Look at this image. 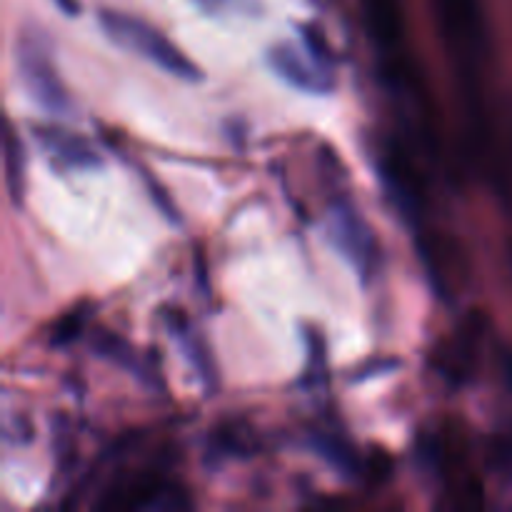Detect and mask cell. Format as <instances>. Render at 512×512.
Segmentation results:
<instances>
[{
	"mask_svg": "<svg viewBox=\"0 0 512 512\" xmlns=\"http://www.w3.org/2000/svg\"><path fill=\"white\" fill-rule=\"evenodd\" d=\"M15 68H18L20 85H23L25 95H28L35 108L45 110L48 115H60V118L73 115V98H70L68 88L60 80L58 68L50 60L48 50L38 40L28 38V35H18Z\"/></svg>",
	"mask_w": 512,
	"mask_h": 512,
	"instance_id": "2",
	"label": "cell"
},
{
	"mask_svg": "<svg viewBox=\"0 0 512 512\" xmlns=\"http://www.w3.org/2000/svg\"><path fill=\"white\" fill-rule=\"evenodd\" d=\"M303 45L305 50H308L310 55H313L318 63H323L325 68L333 70L335 68V55H333V48L328 45V40H325L323 30H318L315 25H303Z\"/></svg>",
	"mask_w": 512,
	"mask_h": 512,
	"instance_id": "12",
	"label": "cell"
},
{
	"mask_svg": "<svg viewBox=\"0 0 512 512\" xmlns=\"http://www.w3.org/2000/svg\"><path fill=\"white\" fill-rule=\"evenodd\" d=\"M50 3H53L55 8L60 10V13L68 15V18H75V15L80 13V3H78V0H50Z\"/></svg>",
	"mask_w": 512,
	"mask_h": 512,
	"instance_id": "14",
	"label": "cell"
},
{
	"mask_svg": "<svg viewBox=\"0 0 512 512\" xmlns=\"http://www.w3.org/2000/svg\"><path fill=\"white\" fill-rule=\"evenodd\" d=\"M3 180L10 203L15 210H20L25 205V190H28V155L10 120L3 130Z\"/></svg>",
	"mask_w": 512,
	"mask_h": 512,
	"instance_id": "7",
	"label": "cell"
},
{
	"mask_svg": "<svg viewBox=\"0 0 512 512\" xmlns=\"http://www.w3.org/2000/svg\"><path fill=\"white\" fill-rule=\"evenodd\" d=\"M85 320H88V313H83V310H75V313L65 315L63 320H60L58 325H55L53 330V345H68L73 343L75 338H78L80 333H83L85 328Z\"/></svg>",
	"mask_w": 512,
	"mask_h": 512,
	"instance_id": "13",
	"label": "cell"
},
{
	"mask_svg": "<svg viewBox=\"0 0 512 512\" xmlns=\"http://www.w3.org/2000/svg\"><path fill=\"white\" fill-rule=\"evenodd\" d=\"M313 445H315V453H318L325 463L333 465V468L338 470L340 475H345V478H350V475L360 468L353 448H350V445H345L343 440L328 438V435H318Z\"/></svg>",
	"mask_w": 512,
	"mask_h": 512,
	"instance_id": "10",
	"label": "cell"
},
{
	"mask_svg": "<svg viewBox=\"0 0 512 512\" xmlns=\"http://www.w3.org/2000/svg\"><path fill=\"white\" fill-rule=\"evenodd\" d=\"M270 68L278 78H283L290 88L308 95H330L335 90L333 70L313 58L305 45L280 43L273 45L268 53Z\"/></svg>",
	"mask_w": 512,
	"mask_h": 512,
	"instance_id": "4",
	"label": "cell"
},
{
	"mask_svg": "<svg viewBox=\"0 0 512 512\" xmlns=\"http://www.w3.org/2000/svg\"><path fill=\"white\" fill-rule=\"evenodd\" d=\"M380 180H383L385 190H388V198L393 200L395 208L405 215V218H415L423 203V193H420L418 178H415V170L403 155H395V150L390 155H385L380 160Z\"/></svg>",
	"mask_w": 512,
	"mask_h": 512,
	"instance_id": "6",
	"label": "cell"
},
{
	"mask_svg": "<svg viewBox=\"0 0 512 512\" xmlns=\"http://www.w3.org/2000/svg\"><path fill=\"white\" fill-rule=\"evenodd\" d=\"M363 15L370 35L383 48H398L403 40V13L400 0H363Z\"/></svg>",
	"mask_w": 512,
	"mask_h": 512,
	"instance_id": "8",
	"label": "cell"
},
{
	"mask_svg": "<svg viewBox=\"0 0 512 512\" xmlns=\"http://www.w3.org/2000/svg\"><path fill=\"white\" fill-rule=\"evenodd\" d=\"M93 350H95V355H100V358L110 360V363H115V365H123L125 370L140 368L138 355H135L133 345H130L128 340L118 338V335L108 333V330H103V333L98 330V333H95Z\"/></svg>",
	"mask_w": 512,
	"mask_h": 512,
	"instance_id": "9",
	"label": "cell"
},
{
	"mask_svg": "<svg viewBox=\"0 0 512 512\" xmlns=\"http://www.w3.org/2000/svg\"><path fill=\"white\" fill-rule=\"evenodd\" d=\"M35 140L40 148L48 153L58 168L63 170H95L100 168V155L93 145L80 135L70 133V130L55 128V125H43L35 128Z\"/></svg>",
	"mask_w": 512,
	"mask_h": 512,
	"instance_id": "5",
	"label": "cell"
},
{
	"mask_svg": "<svg viewBox=\"0 0 512 512\" xmlns=\"http://www.w3.org/2000/svg\"><path fill=\"white\" fill-rule=\"evenodd\" d=\"M98 25L110 43L138 55L145 63L155 65L163 73H168L170 78L185 80V83H198V80H203V70L163 30L155 28L148 20L123 13V10L103 8L98 10Z\"/></svg>",
	"mask_w": 512,
	"mask_h": 512,
	"instance_id": "1",
	"label": "cell"
},
{
	"mask_svg": "<svg viewBox=\"0 0 512 512\" xmlns=\"http://www.w3.org/2000/svg\"><path fill=\"white\" fill-rule=\"evenodd\" d=\"M203 13L218 15V18H225V15H258L260 3L258 0H193Z\"/></svg>",
	"mask_w": 512,
	"mask_h": 512,
	"instance_id": "11",
	"label": "cell"
},
{
	"mask_svg": "<svg viewBox=\"0 0 512 512\" xmlns=\"http://www.w3.org/2000/svg\"><path fill=\"white\" fill-rule=\"evenodd\" d=\"M328 238L363 280H368L378 270V240H375L368 220L350 200H340L330 210Z\"/></svg>",
	"mask_w": 512,
	"mask_h": 512,
	"instance_id": "3",
	"label": "cell"
}]
</instances>
